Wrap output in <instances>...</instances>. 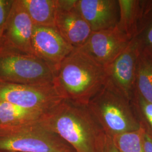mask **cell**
<instances>
[{
	"mask_svg": "<svg viewBox=\"0 0 152 152\" xmlns=\"http://www.w3.org/2000/svg\"><path fill=\"white\" fill-rule=\"evenodd\" d=\"M33 27L21 0H14L10 14L0 38V47L34 55L32 46Z\"/></svg>",
	"mask_w": 152,
	"mask_h": 152,
	"instance_id": "cell-9",
	"label": "cell"
},
{
	"mask_svg": "<svg viewBox=\"0 0 152 152\" xmlns=\"http://www.w3.org/2000/svg\"><path fill=\"white\" fill-rule=\"evenodd\" d=\"M54 77V69L36 55L0 47V81L46 85Z\"/></svg>",
	"mask_w": 152,
	"mask_h": 152,
	"instance_id": "cell-5",
	"label": "cell"
},
{
	"mask_svg": "<svg viewBox=\"0 0 152 152\" xmlns=\"http://www.w3.org/2000/svg\"><path fill=\"white\" fill-rule=\"evenodd\" d=\"M76 0H58L55 28L74 49L86 42L92 31L75 6Z\"/></svg>",
	"mask_w": 152,
	"mask_h": 152,
	"instance_id": "cell-10",
	"label": "cell"
},
{
	"mask_svg": "<svg viewBox=\"0 0 152 152\" xmlns=\"http://www.w3.org/2000/svg\"><path fill=\"white\" fill-rule=\"evenodd\" d=\"M134 94L137 99L138 103L140 106L144 116L146 118L148 122L152 127V104L144 100L136 90L135 91Z\"/></svg>",
	"mask_w": 152,
	"mask_h": 152,
	"instance_id": "cell-19",
	"label": "cell"
},
{
	"mask_svg": "<svg viewBox=\"0 0 152 152\" xmlns=\"http://www.w3.org/2000/svg\"><path fill=\"white\" fill-rule=\"evenodd\" d=\"M143 152H152V136L145 129L142 136Z\"/></svg>",
	"mask_w": 152,
	"mask_h": 152,
	"instance_id": "cell-20",
	"label": "cell"
},
{
	"mask_svg": "<svg viewBox=\"0 0 152 152\" xmlns=\"http://www.w3.org/2000/svg\"><path fill=\"white\" fill-rule=\"evenodd\" d=\"M14 0H0V38L10 14Z\"/></svg>",
	"mask_w": 152,
	"mask_h": 152,
	"instance_id": "cell-18",
	"label": "cell"
},
{
	"mask_svg": "<svg viewBox=\"0 0 152 152\" xmlns=\"http://www.w3.org/2000/svg\"><path fill=\"white\" fill-rule=\"evenodd\" d=\"M135 90L152 104V61L142 50L136 68Z\"/></svg>",
	"mask_w": 152,
	"mask_h": 152,
	"instance_id": "cell-16",
	"label": "cell"
},
{
	"mask_svg": "<svg viewBox=\"0 0 152 152\" xmlns=\"http://www.w3.org/2000/svg\"><path fill=\"white\" fill-rule=\"evenodd\" d=\"M43 122L76 152H103L107 134L88 105L64 99Z\"/></svg>",
	"mask_w": 152,
	"mask_h": 152,
	"instance_id": "cell-1",
	"label": "cell"
},
{
	"mask_svg": "<svg viewBox=\"0 0 152 152\" xmlns=\"http://www.w3.org/2000/svg\"><path fill=\"white\" fill-rule=\"evenodd\" d=\"M144 130L141 125L137 130L111 137L112 140L119 152H143L142 136Z\"/></svg>",
	"mask_w": 152,
	"mask_h": 152,
	"instance_id": "cell-17",
	"label": "cell"
},
{
	"mask_svg": "<svg viewBox=\"0 0 152 152\" xmlns=\"http://www.w3.org/2000/svg\"><path fill=\"white\" fill-rule=\"evenodd\" d=\"M103 152H119L117 148L114 145L110 136L107 135L105 144Z\"/></svg>",
	"mask_w": 152,
	"mask_h": 152,
	"instance_id": "cell-21",
	"label": "cell"
},
{
	"mask_svg": "<svg viewBox=\"0 0 152 152\" xmlns=\"http://www.w3.org/2000/svg\"><path fill=\"white\" fill-rule=\"evenodd\" d=\"M0 151L76 152L43 121L17 127L0 128Z\"/></svg>",
	"mask_w": 152,
	"mask_h": 152,
	"instance_id": "cell-4",
	"label": "cell"
},
{
	"mask_svg": "<svg viewBox=\"0 0 152 152\" xmlns=\"http://www.w3.org/2000/svg\"><path fill=\"white\" fill-rule=\"evenodd\" d=\"M0 152H3V151H0Z\"/></svg>",
	"mask_w": 152,
	"mask_h": 152,
	"instance_id": "cell-24",
	"label": "cell"
},
{
	"mask_svg": "<svg viewBox=\"0 0 152 152\" xmlns=\"http://www.w3.org/2000/svg\"><path fill=\"white\" fill-rule=\"evenodd\" d=\"M120 18L117 24L120 29L130 39L137 36V20L140 16L139 2L131 0L118 1Z\"/></svg>",
	"mask_w": 152,
	"mask_h": 152,
	"instance_id": "cell-15",
	"label": "cell"
},
{
	"mask_svg": "<svg viewBox=\"0 0 152 152\" xmlns=\"http://www.w3.org/2000/svg\"><path fill=\"white\" fill-rule=\"evenodd\" d=\"M142 51L147 55V56L152 60V51H144L142 50Z\"/></svg>",
	"mask_w": 152,
	"mask_h": 152,
	"instance_id": "cell-23",
	"label": "cell"
},
{
	"mask_svg": "<svg viewBox=\"0 0 152 152\" xmlns=\"http://www.w3.org/2000/svg\"><path fill=\"white\" fill-rule=\"evenodd\" d=\"M142 50L140 39L132 38L126 49L105 67L107 80L129 100L135 91L136 68Z\"/></svg>",
	"mask_w": 152,
	"mask_h": 152,
	"instance_id": "cell-7",
	"label": "cell"
},
{
	"mask_svg": "<svg viewBox=\"0 0 152 152\" xmlns=\"http://www.w3.org/2000/svg\"><path fill=\"white\" fill-rule=\"evenodd\" d=\"M75 6L92 32L114 28L119 21L118 1L76 0Z\"/></svg>",
	"mask_w": 152,
	"mask_h": 152,
	"instance_id": "cell-12",
	"label": "cell"
},
{
	"mask_svg": "<svg viewBox=\"0 0 152 152\" xmlns=\"http://www.w3.org/2000/svg\"><path fill=\"white\" fill-rule=\"evenodd\" d=\"M34 55L55 71L74 48L68 43L56 28L34 27L32 36Z\"/></svg>",
	"mask_w": 152,
	"mask_h": 152,
	"instance_id": "cell-11",
	"label": "cell"
},
{
	"mask_svg": "<svg viewBox=\"0 0 152 152\" xmlns=\"http://www.w3.org/2000/svg\"><path fill=\"white\" fill-rule=\"evenodd\" d=\"M107 80L105 67L74 49L55 71L53 85L63 99L88 105Z\"/></svg>",
	"mask_w": 152,
	"mask_h": 152,
	"instance_id": "cell-2",
	"label": "cell"
},
{
	"mask_svg": "<svg viewBox=\"0 0 152 152\" xmlns=\"http://www.w3.org/2000/svg\"><path fill=\"white\" fill-rule=\"evenodd\" d=\"M48 113L0 102V128H13L41 122Z\"/></svg>",
	"mask_w": 152,
	"mask_h": 152,
	"instance_id": "cell-13",
	"label": "cell"
},
{
	"mask_svg": "<svg viewBox=\"0 0 152 152\" xmlns=\"http://www.w3.org/2000/svg\"><path fill=\"white\" fill-rule=\"evenodd\" d=\"M64 99L53 84L32 85L0 81V102L49 112Z\"/></svg>",
	"mask_w": 152,
	"mask_h": 152,
	"instance_id": "cell-6",
	"label": "cell"
},
{
	"mask_svg": "<svg viewBox=\"0 0 152 152\" xmlns=\"http://www.w3.org/2000/svg\"><path fill=\"white\" fill-rule=\"evenodd\" d=\"M147 39L148 43L152 47V26L149 29L147 32Z\"/></svg>",
	"mask_w": 152,
	"mask_h": 152,
	"instance_id": "cell-22",
	"label": "cell"
},
{
	"mask_svg": "<svg viewBox=\"0 0 152 152\" xmlns=\"http://www.w3.org/2000/svg\"><path fill=\"white\" fill-rule=\"evenodd\" d=\"M130 100L107 80L102 90L88 104L104 131L110 137L138 130Z\"/></svg>",
	"mask_w": 152,
	"mask_h": 152,
	"instance_id": "cell-3",
	"label": "cell"
},
{
	"mask_svg": "<svg viewBox=\"0 0 152 152\" xmlns=\"http://www.w3.org/2000/svg\"><path fill=\"white\" fill-rule=\"evenodd\" d=\"M131 40L117 24L110 29L92 32L86 42L78 49L106 67L126 49Z\"/></svg>",
	"mask_w": 152,
	"mask_h": 152,
	"instance_id": "cell-8",
	"label": "cell"
},
{
	"mask_svg": "<svg viewBox=\"0 0 152 152\" xmlns=\"http://www.w3.org/2000/svg\"><path fill=\"white\" fill-rule=\"evenodd\" d=\"M34 27L55 28L58 0H21Z\"/></svg>",
	"mask_w": 152,
	"mask_h": 152,
	"instance_id": "cell-14",
	"label": "cell"
}]
</instances>
